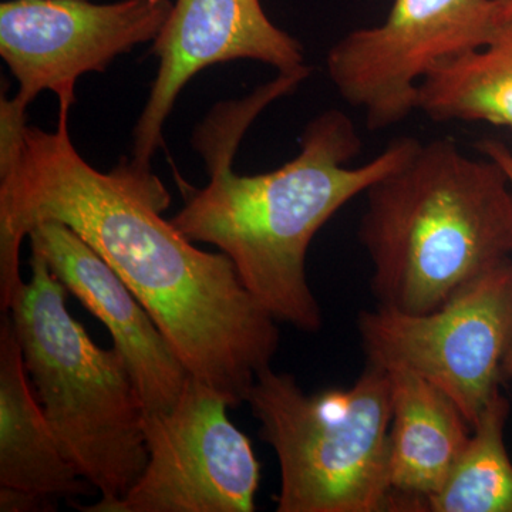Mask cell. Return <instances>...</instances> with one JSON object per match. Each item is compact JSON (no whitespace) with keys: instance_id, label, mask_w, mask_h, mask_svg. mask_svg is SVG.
Segmentation results:
<instances>
[{"instance_id":"7a4b0ae2","label":"cell","mask_w":512,"mask_h":512,"mask_svg":"<svg viewBox=\"0 0 512 512\" xmlns=\"http://www.w3.org/2000/svg\"><path fill=\"white\" fill-rule=\"evenodd\" d=\"M299 86L298 76L279 73L245 99L214 110L194 137L210 183L188 192L170 221L190 241L220 248L272 318L313 333L323 319L306 276L309 245L336 212L399 168L421 141L396 138L372 160L350 167L362 140L348 114L330 109L303 128L293 160L269 173H235L232 161L249 126Z\"/></svg>"},{"instance_id":"8992f818","label":"cell","mask_w":512,"mask_h":512,"mask_svg":"<svg viewBox=\"0 0 512 512\" xmlns=\"http://www.w3.org/2000/svg\"><path fill=\"white\" fill-rule=\"evenodd\" d=\"M367 365L404 370L447 394L474 427L500 393L512 350V258L436 311L376 306L357 315Z\"/></svg>"},{"instance_id":"e0dca14e","label":"cell","mask_w":512,"mask_h":512,"mask_svg":"<svg viewBox=\"0 0 512 512\" xmlns=\"http://www.w3.org/2000/svg\"><path fill=\"white\" fill-rule=\"evenodd\" d=\"M476 147L484 157L490 158L503 168L512 187V151L510 148L494 138H484V140L478 141ZM503 376L504 379H512V350L505 360Z\"/></svg>"},{"instance_id":"277c9868","label":"cell","mask_w":512,"mask_h":512,"mask_svg":"<svg viewBox=\"0 0 512 512\" xmlns=\"http://www.w3.org/2000/svg\"><path fill=\"white\" fill-rule=\"evenodd\" d=\"M29 282L10 303L37 400L64 456L93 488L101 512L126 497L147 466L146 409L123 355L101 349L67 311V289L32 251Z\"/></svg>"},{"instance_id":"30bf717a","label":"cell","mask_w":512,"mask_h":512,"mask_svg":"<svg viewBox=\"0 0 512 512\" xmlns=\"http://www.w3.org/2000/svg\"><path fill=\"white\" fill-rule=\"evenodd\" d=\"M151 52L160 66L133 130L130 157L141 168H151L164 146V124L181 90L207 67L254 60L278 73L311 72L301 43L268 18L261 0H177Z\"/></svg>"},{"instance_id":"7c38bea8","label":"cell","mask_w":512,"mask_h":512,"mask_svg":"<svg viewBox=\"0 0 512 512\" xmlns=\"http://www.w3.org/2000/svg\"><path fill=\"white\" fill-rule=\"evenodd\" d=\"M387 373L393 511H427L466 451L473 426L446 393L423 377L404 370Z\"/></svg>"},{"instance_id":"52a82bcc","label":"cell","mask_w":512,"mask_h":512,"mask_svg":"<svg viewBox=\"0 0 512 512\" xmlns=\"http://www.w3.org/2000/svg\"><path fill=\"white\" fill-rule=\"evenodd\" d=\"M494 0H394L382 25L353 30L330 47L326 70L369 131L386 130L417 111L431 70L484 46L493 36Z\"/></svg>"},{"instance_id":"8fae6325","label":"cell","mask_w":512,"mask_h":512,"mask_svg":"<svg viewBox=\"0 0 512 512\" xmlns=\"http://www.w3.org/2000/svg\"><path fill=\"white\" fill-rule=\"evenodd\" d=\"M30 248L93 316L109 329L126 360L146 414L168 412L190 373L126 282L73 229L46 221L30 231Z\"/></svg>"},{"instance_id":"5bb4252c","label":"cell","mask_w":512,"mask_h":512,"mask_svg":"<svg viewBox=\"0 0 512 512\" xmlns=\"http://www.w3.org/2000/svg\"><path fill=\"white\" fill-rule=\"evenodd\" d=\"M417 110L439 123L480 121L512 131V19L484 46L431 70L420 84Z\"/></svg>"},{"instance_id":"3957f363","label":"cell","mask_w":512,"mask_h":512,"mask_svg":"<svg viewBox=\"0 0 512 512\" xmlns=\"http://www.w3.org/2000/svg\"><path fill=\"white\" fill-rule=\"evenodd\" d=\"M360 244L377 306L436 311L512 256V187L490 158L451 138L416 151L365 192Z\"/></svg>"},{"instance_id":"4fadbf2b","label":"cell","mask_w":512,"mask_h":512,"mask_svg":"<svg viewBox=\"0 0 512 512\" xmlns=\"http://www.w3.org/2000/svg\"><path fill=\"white\" fill-rule=\"evenodd\" d=\"M0 487L49 498L87 494L30 382L8 312L0 319Z\"/></svg>"},{"instance_id":"2e32d148","label":"cell","mask_w":512,"mask_h":512,"mask_svg":"<svg viewBox=\"0 0 512 512\" xmlns=\"http://www.w3.org/2000/svg\"><path fill=\"white\" fill-rule=\"evenodd\" d=\"M55 498L42 497L15 490V488L0 487V511L2 512H35L53 510Z\"/></svg>"},{"instance_id":"9a60e30c","label":"cell","mask_w":512,"mask_h":512,"mask_svg":"<svg viewBox=\"0 0 512 512\" xmlns=\"http://www.w3.org/2000/svg\"><path fill=\"white\" fill-rule=\"evenodd\" d=\"M510 402L495 394L474 424L466 451L443 490L429 501L434 512H512V461L504 431Z\"/></svg>"},{"instance_id":"9c48e42d","label":"cell","mask_w":512,"mask_h":512,"mask_svg":"<svg viewBox=\"0 0 512 512\" xmlns=\"http://www.w3.org/2000/svg\"><path fill=\"white\" fill-rule=\"evenodd\" d=\"M173 0H9L0 5V55L19 83L22 109L45 90L72 109L83 74L104 73L117 57L154 42Z\"/></svg>"},{"instance_id":"5b68a950","label":"cell","mask_w":512,"mask_h":512,"mask_svg":"<svg viewBox=\"0 0 512 512\" xmlns=\"http://www.w3.org/2000/svg\"><path fill=\"white\" fill-rule=\"evenodd\" d=\"M245 403L278 458L276 511H393L386 370L367 365L348 389L306 394L295 377L269 366Z\"/></svg>"},{"instance_id":"6da1fadb","label":"cell","mask_w":512,"mask_h":512,"mask_svg":"<svg viewBox=\"0 0 512 512\" xmlns=\"http://www.w3.org/2000/svg\"><path fill=\"white\" fill-rule=\"evenodd\" d=\"M70 109L53 131L0 103V309L23 284L19 252L36 225L73 229L147 309L188 373L229 407L245 402L279 349L275 320L225 254L195 247L161 217L170 192L151 168L123 160L96 170L74 147Z\"/></svg>"},{"instance_id":"ba28073f","label":"cell","mask_w":512,"mask_h":512,"mask_svg":"<svg viewBox=\"0 0 512 512\" xmlns=\"http://www.w3.org/2000/svg\"><path fill=\"white\" fill-rule=\"evenodd\" d=\"M228 403L188 377L168 412L146 414L148 461L126 497L101 512H252L261 466Z\"/></svg>"},{"instance_id":"ac0fdd59","label":"cell","mask_w":512,"mask_h":512,"mask_svg":"<svg viewBox=\"0 0 512 512\" xmlns=\"http://www.w3.org/2000/svg\"><path fill=\"white\" fill-rule=\"evenodd\" d=\"M495 3V22H505L512 19V0H494Z\"/></svg>"}]
</instances>
